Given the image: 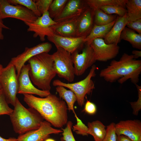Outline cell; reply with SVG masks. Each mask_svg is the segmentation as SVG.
Wrapping results in <instances>:
<instances>
[{"label": "cell", "instance_id": "obj_16", "mask_svg": "<svg viewBox=\"0 0 141 141\" xmlns=\"http://www.w3.org/2000/svg\"><path fill=\"white\" fill-rule=\"evenodd\" d=\"M87 6L85 1L68 0L62 12L53 20L58 22L77 19Z\"/></svg>", "mask_w": 141, "mask_h": 141}, {"label": "cell", "instance_id": "obj_29", "mask_svg": "<svg viewBox=\"0 0 141 141\" xmlns=\"http://www.w3.org/2000/svg\"><path fill=\"white\" fill-rule=\"evenodd\" d=\"M11 4L20 5L32 11L37 17H39L42 15L38 11L34 0H7Z\"/></svg>", "mask_w": 141, "mask_h": 141}, {"label": "cell", "instance_id": "obj_2", "mask_svg": "<svg viewBox=\"0 0 141 141\" xmlns=\"http://www.w3.org/2000/svg\"><path fill=\"white\" fill-rule=\"evenodd\" d=\"M141 73V60L134 59L132 55L124 53L119 60H112L102 69L99 76L110 83L118 80L119 83L122 84L130 79L136 85L139 82Z\"/></svg>", "mask_w": 141, "mask_h": 141}, {"label": "cell", "instance_id": "obj_22", "mask_svg": "<svg viewBox=\"0 0 141 141\" xmlns=\"http://www.w3.org/2000/svg\"><path fill=\"white\" fill-rule=\"evenodd\" d=\"M88 133L92 136L95 141H103L105 136V126L100 121L96 120L87 123Z\"/></svg>", "mask_w": 141, "mask_h": 141}, {"label": "cell", "instance_id": "obj_20", "mask_svg": "<svg viewBox=\"0 0 141 141\" xmlns=\"http://www.w3.org/2000/svg\"><path fill=\"white\" fill-rule=\"evenodd\" d=\"M51 28L56 34L64 37H76L77 19L57 22L51 26Z\"/></svg>", "mask_w": 141, "mask_h": 141}, {"label": "cell", "instance_id": "obj_36", "mask_svg": "<svg viewBox=\"0 0 141 141\" xmlns=\"http://www.w3.org/2000/svg\"><path fill=\"white\" fill-rule=\"evenodd\" d=\"M53 0H34L37 9L42 15L48 11L49 6Z\"/></svg>", "mask_w": 141, "mask_h": 141}, {"label": "cell", "instance_id": "obj_21", "mask_svg": "<svg viewBox=\"0 0 141 141\" xmlns=\"http://www.w3.org/2000/svg\"><path fill=\"white\" fill-rule=\"evenodd\" d=\"M116 19L111 23L105 25L98 26L94 24L90 32L84 39L85 43L90 44L91 42L96 39L104 38L113 26Z\"/></svg>", "mask_w": 141, "mask_h": 141}, {"label": "cell", "instance_id": "obj_12", "mask_svg": "<svg viewBox=\"0 0 141 141\" xmlns=\"http://www.w3.org/2000/svg\"><path fill=\"white\" fill-rule=\"evenodd\" d=\"M30 67L29 64H24L22 67L17 78V93L20 94L36 95L43 98L51 93L50 91H44L38 89L32 84L29 75Z\"/></svg>", "mask_w": 141, "mask_h": 141}, {"label": "cell", "instance_id": "obj_34", "mask_svg": "<svg viewBox=\"0 0 141 141\" xmlns=\"http://www.w3.org/2000/svg\"><path fill=\"white\" fill-rule=\"evenodd\" d=\"M138 91V99L135 102H130L132 108L133 114L135 115H138L141 109V86L138 84L135 85Z\"/></svg>", "mask_w": 141, "mask_h": 141}, {"label": "cell", "instance_id": "obj_42", "mask_svg": "<svg viewBox=\"0 0 141 141\" xmlns=\"http://www.w3.org/2000/svg\"><path fill=\"white\" fill-rule=\"evenodd\" d=\"M0 27L2 28H4L7 29H10V28L9 27H7L3 23V22L2 20L0 18Z\"/></svg>", "mask_w": 141, "mask_h": 141}, {"label": "cell", "instance_id": "obj_32", "mask_svg": "<svg viewBox=\"0 0 141 141\" xmlns=\"http://www.w3.org/2000/svg\"><path fill=\"white\" fill-rule=\"evenodd\" d=\"M75 116L77 120V124L73 126V131L77 134L83 136H88L89 134L87 126L83 123L76 114Z\"/></svg>", "mask_w": 141, "mask_h": 141}, {"label": "cell", "instance_id": "obj_11", "mask_svg": "<svg viewBox=\"0 0 141 141\" xmlns=\"http://www.w3.org/2000/svg\"><path fill=\"white\" fill-rule=\"evenodd\" d=\"M52 47V45L50 43H43L32 47H26L23 52L11 58L10 62L15 66L17 78L20 73L22 67L27 61L32 57L40 53H48Z\"/></svg>", "mask_w": 141, "mask_h": 141}, {"label": "cell", "instance_id": "obj_46", "mask_svg": "<svg viewBox=\"0 0 141 141\" xmlns=\"http://www.w3.org/2000/svg\"><path fill=\"white\" fill-rule=\"evenodd\" d=\"M2 89V87L1 84L0 83V90Z\"/></svg>", "mask_w": 141, "mask_h": 141}, {"label": "cell", "instance_id": "obj_30", "mask_svg": "<svg viewBox=\"0 0 141 141\" xmlns=\"http://www.w3.org/2000/svg\"><path fill=\"white\" fill-rule=\"evenodd\" d=\"M105 13L109 15L115 14L119 16L122 17L127 12L125 7L115 5H105L99 8Z\"/></svg>", "mask_w": 141, "mask_h": 141}, {"label": "cell", "instance_id": "obj_41", "mask_svg": "<svg viewBox=\"0 0 141 141\" xmlns=\"http://www.w3.org/2000/svg\"><path fill=\"white\" fill-rule=\"evenodd\" d=\"M0 141H18L17 138H10L8 139L4 138L0 136Z\"/></svg>", "mask_w": 141, "mask_h": 141}, {"label": "cell", "instance_id": "obj_6", "mask_svg": "<svg viewBox=\"0 0 141 141\" xmlns=\"http://www.w3.org/2000/svg\"><path fill=\"white\" fill-rule=\"evenodd\" d=\"M55 46L56 51L52 55L56 74L59 77L72 82L75 75L71 54L62 48Z\"/></svg>", "mask_w": 141, "mask_h": 141}, {"label": "cell", "instance_id": "obj_1", "mask_svg": "<svg viewBox=\"0 0 141 141\" xmlns=\"http://www.w3.org/2000/svg\"><path fill=\"white\" fill-rule=\"evenodd\" d=\"M24 95V100L30 108L37 111L52 125L62 128L66 125L68 108L65 102L61 98L51 93L43 98L31 95Z\"/></svg>", "mask_w": 141, "mask_h": 141}, {"label": "cell", "instance_id": "obj_44", "mask_svg": "<svg viewBox=\"0 0 141 141\" xmlns=\"http://www.w3.org/2000/svg\"><path fill=\"white\" fill-rule=\"evenodd\" d=\"M3 68H4L3 67V66L1 64H0V77L1 75Z\"/></svg>", "mask_w": 141, "mask_h": 141}, {"label": "cell", "instance_id": "obj_31", "mask_svg": "<svg viewBox=\"0 0 141 141\" xmlns=\"http://www.w3.org/2000/svg\"><path fill=\"white\" fill-rule=\"evenodd\" d=\"M13 110L8 105L3 90H0V115H9Z\"/></svg>", "mask_w": 141, "mask_h": 141}, {"label": "cell", "instance_id": "obj_7", "mask_svg": "<svg viewBox=\"0 0 141 141\" xmlns=\"http://www.w3.org/2000/svg\"><path fill=\"white\" fill-rule=\"evenodd\" d=\"M16 70L10 62L4 68L0 77V83L6 101L14 106L17 97L18 83Z\"/></svg>", "mask_w": 141, "mask_h": 141}, {"label": "cell", "instance_id": "obj_5", "mask_svg": "<svg viewBox=\"0 0 141 141\" xmlns=\"http://www.w3.org/2000/svg\"><path fill=\"white\" fill-rule=\"evenodd\" d=\"M97 67L93 64L91 67L89 73L84 79L73 83H66L59 79H56L53 82L54 86H62L72 91L76 96L78 105L82 107L84 104L85 97L86 95H89L95 89L94 83L91 79L96 75L95 71Z\"/></svg>", "mask_w": 141, "mask_h": 141}, {"label": "cell", "instance_id": "obj_37", "mask_svg": "<svg viewBox=\"0 0 141 141\" xmlns=\"http://www.w3.org/2000/svg\"><path fill=\"white\" fill-rule=\"evenodd\" d=\"M83 110V111L89 115H94L96 112L97 107L94 103L87 100Z\"/></svg>", "mask_w": 141, "mask_h": 141}, {"label": "cell", "instance_id": "obj_13", "mask_svg": "<svg viewBox=\"0 0 141 141\" xmlns=\"http://www.w3.org/2000/svg\"><path fill=\"white\" fill-rule=\"evenodd\" d=\"M90 45L94 51L97 61H107L115 58L119 52L120 47L118 45L107 44L102 38L93 40Z\"/></svg>", "mask_w": 141, "mask_h": 141}, {"label": "cell", "instance_id": "obj_25", "mask_svg": "<svg viewBox=\"0 0 141 141\" xmlns=\"http://www.w3.org/2000/svg\"><path fill=\"white\" fill-rule=\"evenodd\" d=\"M56 91L60 98L64 100L67 105L68 109L71 111L76 115L74 109V104L77 101V97L75 94L70 90H68L62 86H56Z\"/></svg>", "mask_w": 141, "mask_h": 141}, {"label": "cell", "instance_id": "obj_45", "mask_svg": "<svg viewBox=\"0 0 141 141\" xmlns=\"http://www.w3.org/2000/svg\"><path fill=\"white\" fill-rule=\"evenodd\" d=\"M44 141H55L54 140L51 138H47Z\"/></svg>", "mask_w": 141, "mask_h": 141}, {"label": "cell", "instance_id": "obj_28", "mask_svg": "<svg viewBox=\"0 0 141 141\" xmlns=\"http://www.w3.org/2000/svg\"><path fill=\"white\" fill-rule=\"evenodd\" d=\"M68 0H53L51 3L48 11L50 16L54 19L62 12Z\"/></svg>", "mask_w": 141, "mask_h": 141}, {"label": "cell", "instance_id": "obj_19", "mask_svg": "<svg viewBox=\"0 0 141 141\" xmlns=\"http://www.w3.org/2000/svg\"><path fill=\"white\" fill-rule=\"evenodd\" d=\"M128 22L127 13L122 17L117 16L114 24L104 38L105 42L107 44L118 45L121 40V33Z\"/></svg>", "mask_w": 141, "mask_h": 141}, {"label": "cell", "instance_id": "obj_15", "mask_svg": "<svg viewBox=\"0 0 141 141\" xmlns=\"http://www.w3.org/2000/svg\"><path fill=\"white\" fill-rule=\"evenodd\" d=\"M117 136H125L132 141H141V122L138 120H121L115 125Z\"/></svg>", "mask_w": 141, "mask_h": 141}, {"label": "cell", "instance_id": "obj_14", "mask_svg": "<svg viewBox=\"0 0 141 141\" xmlns=\"http://www.w3.org/2000/svg\"><path fill=\"white\" fill-rule=\"evenodd\" d=\"M48 122L43 121L38 129L20 135L17 139L18 141H44L50 134H58L62 130L54 128Z\"/></svg>", "mask_w": 141, "mask_h": 141}, {"label": "cell", "instance_id": "obj_17", "mask_svg": "<svg viewBox=\"0 0 141 141\" xmlns=\"http://www.w3.org/2000/svg\"><path fill=\"white\" fill-rule=\"evenodd\" d=\"M94 11L87 6L77 19L76 37L85 38L94 25Z\"/></svg>", "mask_w": 141, "mask_h": 141}, {"label": "cell", "instance_id": "obj_8", "mask_svg": "<svg viewBox=\"0 0 141 141\" xmlns=\"http://www.w3.org/2000/svg\"><path fill=\"white\" fill-rule=\"evenodd\" d=\"M38 17L32 11L22 5L11 4L7 0H0V18L2 20L11 17L24 23H31Z\"/></svg>", "mask_w": 141, "mask_h": 141}, {"label": "cell", "instance_id": "obj_3", "mask_svg": "<svg viewBox=\"0 0 141 141\" xmlns=\"http://www.w3.org/2000/svg\"><path fill=\"white\" fill-rule=\"evenodd\" d=\"M27 62L30 67L29 75L33 83L40 90L50 91L51 81L57 74L52 55L41 53Z\"/></svg>", "mask_w": 141, "mask_h": 141}, {"label": "cell", "instance_id": "obj_27", "mask_svg": "<svg viewBox=\"0 0 141 141\" xmlns=\"http://www.w3.org/2000/svg\"><path fill=\"white\" fill-rule=\"evenodd\" d=\"M94 24L97 25H105L115 20L117 16L116 15H109L99 8L94 9Z\"/></svg>", "mask_w": 141, "mask_h": 141}, {"label": "cell", "instance_id": "obj_4", "mask_svg": "<svg viewBox=\"0 0 141 141\" xmlns=\"http://www.w3.org/2000/svg\"><path fill=\"white\" fill-rule=\"evenodd\" d=\"M14 108L9 115L15 132L19 135L38 128L43 118L34 109L27 108L17 97Z\"/></svg>", "mask_w": 141, "mask_h": 141}, {"label": "cell", "instance_id": "obj_23", "mask_svg": "<svg viewBox=\"0 0 141 141\" xmlns=\"http://www.w3.org/2000/svg\"><path fill=\"white\" fill-rule=\"evenodd\" d=\"M125 8L128 22L141 19V0H127Z\"/></svg>", "mask_w": 141, "mask_h": 141}, {"label": "cell", "instance_id": "obj_24", "mask_svg": "<svg viewBox=\"0 0 141 141\" xmlns=\"http://www.w3.org/2000/svg\"><path fill=\"white\" fill-rule=\"evenodd\" d=\"M120 39L128 42L133 48L141 49V34L132 29L125 27L121 33Z\"/></svg>", "mask_w": 141, "mask_h": 141}, {"label": "cell", "instance_id": "obj_38", "mask_svg": "<svg viewBox=\"0 0 141 141\" xmlns=\"http://www.w3.org/2000/svg\"><path fill=\"white\" fill-rule=\"evenodd\" d=\"M126 26L128 28L141 34V19L133 21L128 22Z\"/></svg>", "mask_w": 141, "mask_h": 141}, {"label": "cell", "instance_id": "obj_9", "mask_svg": "<svg viewBox=\"0 0 141 141\" xmlns=\"http://www.w3.org/2000/svg\"><path fill=\"white\" fill-rule=\"evenodd\" d=\"M85 45L81 53L77 50L71 54L75 75H82L97 61L95 54L90 44L85 43Z\"/></svg>", "mask_w": 141, "mask_h": 141}, {"label": "cell", "instance_id": "obj_43", "mask_svg": "<svg viewBox=\"0 0 141 141\" xmlns=\"http://www.w3.org/2000/svg\"><path fill=\"white\" fill-rule=\"evenodd\" d=\"M2 28L0 27V40L4 39V36L2 33Z\"/></svg>", "mask_w": 141, "mask_h": 141}, {"label": "cell", "instance_id": "obj_18", "mask_svg": "<svg viewBox=\"0 0 141 141\" xmlns=\"http://www.w3.org/2000/svg\"><path fill=\"white\" fill-rule=\"evenodd\" d=\"M48 40L71 54L81 48L85 42V38L83 37H70L61 36L55 34L47 37Z\"/></svg>", "mask_w": 141, "mask_h": 141}, {"label": "cell", "instance_id": "obj_10", "mask_svg": "<svg viewBox=\"0 0 141 141\" xmlns=\"http://www.w3.org/2000/svg\"><path fill=\"white\" fill-rule=\"evenodd\" d=\"M57 23L50 16L48 11L38 17L33 22L25 24L28 27L27 32H34V38L39 37L41 41H44L45 40V36L49 37L54 34L51 27Z\"/></svg>", "mask_w": 141, "mask_h": 141}, {"label": "cell", "instance_id": "obj_26", "mask_svg": "<svg viewBox=\"0 0 141 141\" xmlns=\"http://www.w3.org/2000/svg\"><path fill=\"white\" fill-rule=\"evenodd\" d=\"M86 4L93 10L99 8L102 6L108 5H115L125 8L127 0H86Z\"/></svg>", "mask_w": 141, "mask_h": 141}, {"label": "cell", "instance_id": "obj_39", "mask_svg": "<svg viewBox=\"0 0 141 141\" xmlns=\"http://www.w3.org/2000/svg\"><path fill=\"white\" fill-rule=\"evenodd\" d=\"M132 55L135 59H137L141 57V51L137 50H134L132 52Z\"/></svg>", "mask_w": 141, "mask_h": 141}, {"label": "cell", "instance_id": "obj_33", "mask_svg": "<svg viewBox=\"0 0 141 141\" xmlns=\"http://www.w3.org/2000/svg\"><path fill=\"white\" fill-rule=\"evenodd\" d=\"M72 122L69 121L66 124V127L64 128H62L63 136L61 138V141H76L72 131Z\"/></svg>", "mask_w": 141, "mask_h": 141}, {"label": "cell", "instance_id": "obj_40", "mask_svg": "<svg viewBox=\"0 0 141 141\" xmlns=\"http://www.w3.org/2000/svg\"><path fill=\"white\" fill-rule=\"evenodd\" d=\"M117 141H132L127 137L123 135L117 136Z\"/></svg>", "mask_w": 141, "mask_h": 141}, {"label": "cell", "instance_id": "obj_35", "mask_svg": "<svg viewBox=\"0 0 141 141\" xmlns=\"http://www.w3.org/2000/svg\"><path fill=\"white\" fill-rule=\"evenodd\" d=\"M115 124L113 122L107 126L106 133L103 141H117V136L115 130Z\"/></svg>", "mask_w": 141, "mask_h": 141}]
</instances>
